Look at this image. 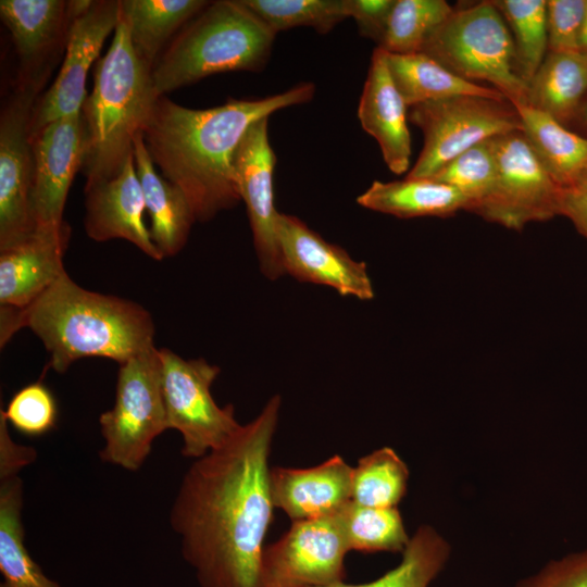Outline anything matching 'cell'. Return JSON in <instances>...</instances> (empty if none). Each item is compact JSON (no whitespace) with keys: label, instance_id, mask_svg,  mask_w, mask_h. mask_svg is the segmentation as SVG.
<instances>
[{"label":"cell","instance_id":"836d02e7","mask_svg":"<svg viewBox=\"0 0 587 587\" xmlns=\"http://www.w3.org/2000/svg\"><path fill=\"white\" fill-rule=\"evenodd\" d=\"M274 34L298 26L329 33L349 16L348 0H240Z\"/></svg>","mask_w":587,"mask_h":587},{"label":"cell","instance_id":"4316f807","mask_svg":"<svg viewBox=\"0 0 587 587\" xmlns=\"http://www.w3.org/2000/svg\"><path fill=\"white\" fill-rule=\"evenodd\" d=\"M387 62L395 85L410 108L458 96L507 99L495 88L466 80L422 52H387Z\"/></svg>","mask_w":587,"mask_h":587},{"label":"cell","instance_id":"60d3db41","mask_svg":"<svg viewBox=\"0 0 587 587\" xmlns=\"http://www.w3.org/2000/svg\"><path fill=\"white\" fill-rule=\"evenodd\" d=\"M572 122H575L578 125V128L586 135L587 137V96L583 100L574 120Z\"/></svg>","mask_w":587,"mask_h":587},{"label":"cell","instance_id":"30bf717a","mask_svg":"<svg viewBox=\"0 0 587 587\" xmlns=\"http://www.w3.org/2000/svg\"><path fill=\"white\" fill-rule=\"evenodd\" d=\"M497 180L475 214L513 230L560 215L563 188L540 164L522 130L491 138Z\"/></svg>","mask_w":587,"mask_h":587},{"label":"cell","instance_id":"9c48e42d","mask_svg":"<svg viewBox=\"0 0 587 587\" xmlns=\"http://www.w3.org/2000/svg\"><path fill=\"white\" fill-rule=\"evenodd\" d=\"M159 355L167 426L182 434V454L199 459L218 449L241 426L234 407L221 408L211 395L220 369L203 359L185 360L166 348L159 349Z\"/></svg>","mask_w":587,"mask_h":587},{"label":"cell","instance_id":"52a82bcc","mask_svg":"<svg viewBox=\"0 0 587 587\" xmlns=\"http://www.w3.org/2000/svg\"><path fill=\"white\" fill-rule=\"evenodd\" d=\"M115 401L99 416L103 462L137 471L151 452L153 440L168 429L161 384V360L155 347L118 364Z\"/></svg>","mask_w":587,"mask_h":587},{"label":"cell","instance_id":"7bdbcfd3","mask_svg":"<svg viewBox=\"0 0 587 587\" xmlns=\"http://www.w3.org/2000/svg\"><path fill=\"white\" fill-rule=\"evenodd\" d=\"M579 52L587 53V9H586V16H585L583 30H582V36L579 40Z\"/></svg>","mask_w":587,"mask_h":587},{"label":"cell","instance_id":"cb8c5ba5","mask_svg":"<svg viewBox=\"0 0 587 587\" xmlns=\"http://www.w3.org/2000/svg\"><path fill=\"white\" fill-rule=\"evenodd\" d=\"M514 108L522 133L540 164L559 186L572 188L587 166V137L528 104Z\"/></svg>","mask_w":587,"mask_h":587},{"label":"cell","instance_id":"5b68a950","mask_svg":"<svg viewBox=\"0 0 587 587\" xmlns=\"http://www.w3.org/2000/svg\"><path fill=\"white\" fill-rule=\"evenodd\" d=\"M275 35L240 0L210 1L153 64L155 92L165 96L218 73L260 72L270 59Z\"/></svg>","mask_w":587,"mask_h":587},{"label":"cell","instance_id":"f35d334b","mask_svg":"<svg viewBox=\"0 0 587 587\" xmlns=\"http://www.w3.org/2000/svg\"><path fill=\"white\" fill-rule=\"evenodd\" d=\"M395 0H348L349 16L358 24L360 34L379 46Z\"/></svg>","mask_w":587,"mask_h":587},{"label":"cell","instance_id":"4fadbf2b","mask_svg":"<svg viewBox=\"0 0 587 587\" xmlns=\"http://www.w3.org/2000/svg\"><path fill=\"white\" fill-rule=\"evenodd\" d=\"M37 93L15 87L0 115V250L35 228L30 192L34 159L29 121Z\"/></svg>","mask_w":587,"mask_h":587},{"label":"cell","instance_id":"3957f363","mask_svg":"<svg viewBox=\"0 0 587 587\" xmlns=\"http://www.w3.org/2000/svg\"><path fill=\"white\" fill-rule=\"evenodd\" d=\"M23 327L42 341L50 354L49 366L58 373L89 357L122 364L154 347V323L145 308L87 290L67 273L26 309H1V347Z\"/></svg>","mask_w":587,"mask_h":587},{"label":"cell","instance_id":"74e56055","mask_svg":"<svg viewBox=\"0 0 587 587\" xmlns=\"http://www.w3.org/2000/svg\"><path fill=\"white\" fill-rule=\"evenodd\" d=\"M513 587H587V547L549 561Z\"/></svg>","mask_w":587,"mask_h":587},{"label":"cell","instance_id":"8992f818","mask_svg":"<svg viewBox=\"0 0 587 587\" xmlns=\"http://www.w3.org/2000/svg\"><path fill=\"white\" fill-rule=\"evenodd\" d=\"M421 52L466 80L490 83L513 105L527 104L528 85L516 70L512 35L491 1L453 10Z\"/></svg>","mask_w":587,"mask_h":587},{"label":"cell","instance_id":"1f68e13d","mask_svg":"<svg viewBox=\"0 0 587 587\" xmlns=\"http://www.w3.org/2000/svg\"><path fill=\"white\" fill-rule=\"evenodd\" d=\"M452 12L445 0H395L378 48L394 54L419 53Z\"/></svg>","mask_w":587,"mask_h":587},{"label":"cell","instance_id":"ffe728a7","mask_svg":"<svg viewBox=\"0 0 587 587\" xmlns=\"http://www.w3.org/2000/svg\"><path fill=\"white\" fill-rule=\"evenodd\" d=\"M362 128L375 138L388 168L397 174L409 170L411 136L408 105L390 74L387 52L376 48L358 108Z\"/></svg>","mask_w":587,"mask_h":587},{"label":"cell","instance_id":"e0dca14e","mask_svg":"<svg viewBox=\"0 0 587 587\" xmlns=\"http://www.w3.org/2000/svg\"><path fill=\"white\" fill-rule=\"evenodd\" d=\"M277 240L285 273L300 282L325 285L341 296L374 298L372 280L363 262L326 241L296 216L279 213Z\"/></svg>","mask_w":587,"mask_h":587},{"label":"cell","instance_id":"f1b7e54d","mask_svg":"<svg viewBox=\"0 0 587 587\" xmlns=\"http://www.w3.org/2000/svg\"><path fill=\"white\" fill-rule=\"evenodd\" d=\"M450 553L449 542L424 524L410 537L401 562L379 578L361 585L340 582L325 587H428L444 570Z\"/></svg>","mask_w":587,"mask_h":587},{"label":"cell","instance_id":"9a60e30c","mask_svg":"<svg viewBox=\"0 0 587 587\" xmlns=\"http://www.w3.org/2000/svg\"><path fill=\"white\" fill-rule=\"evenodd\" d=\"M29 138L34 159L30 192L34 224L36 227L62 225L70 187L85 159L82 114L57 120Z\"/></svg>","mask_w":587,"mask_h":587},{"label":"cell","instance_id":"5bb4252c","mask_svg":"<svg viewBox=\"0 0 587 587\" xmlns=\"http://www.w3.org/2000/svg\"><path fill=\"white\" fill-rule=\"evenodd\" d=\"M268 117L255 122L241 139L234 159L262 273L270 279L286 274L278 240L273 176L276 155L268 140Z\"/></svg>","mask_w":587,"mask_h":587},{"label":"cell","instance_id":"8d00e7d4","mask_svg":"<svg viewBox=\"0 0 587 587\" xmlns=\"http://www.w3.org/2000/svg\"><path fill=\"white\" fill-rule=\"evenodd\" d=\"M587 0H548V52H579Z\"/></svg>","mask_w":587,"mask_h":587},{"label":"cell","instance_id":"4dcf8cb0","mask_svg":"<svg viewBox=\"0 0 587 587\" xmlns=\"http://www.w3.org/2000/svg\"><path fill=\"white\" fill-rule=\"evenodd\" d=\"M512 30L519 75L528 83L548 53L547 1L494 0Z\"/></svg>","mask_w":587,"mask_h":587},{"label":"cell","instance_id":"d590c367","mask_svg":"<svg viewBox=\"0 0 587 587\" xmlns=\"http://www.w3.org/2000/svg\"><path fill=\"white\" fill-rule=\"evenodd\" d=\"M0 414L18 433L38 437L54 428L58 405L50 389L38 380L15 392Z\"/></svg>","mask_w":587,"mask_h":587},{"label":"cell","instance_id":"7c38bea8","mask_svg":"<svg viewBox=\"0 0 587 587\" xmlns=\"http://www.w3.org/2000/svg\"><path fill=\"white\" fill-rule=\"evenodd\" d=\"M120 18V0H91L71 23L65 57L54 83L34 104L29 137L48 124L80 114L86 100V79L104 40Z\"/></svg>","mask_w":587,"mask_h":587},{"label":"cell","instance_id":"b9f144b4","mask_svg":"<svg viewBox=\"0 0 587 587\" xmlns=\"http://www.w3.org/2000/svg\"><path fill=\"white\" fill-rule=\"evenodd\" d=\"M572 188L587 193V166L579 174L578 178L576 179Z\"/></svg>","mask_w":587,"mask_h":587},{"label":"cell","instance_id":"7a4b0ae2","mask_svg":"<svg viewBox=\"0 0 587 587\" xmlns=\"http://www.w3.org/2000/svg\"><path fill=\"white\" fill-rule=\"evenodd\" d=\"M312 83L261 99H229L209 109H190L160 96L142 130L162 176L185 195L196 221L204 223L240 200L236 150L247 130L282 109L311 101Z\"/></svg>","mask_w":587,"mask_h":587},{"label":"cell","instance_id":"7402d4cb","mask_svg":"<svg viewBox=\"0 0 587 587\" xmlns=\"http://www.w3.org/2000/svg\"><path fill=\"white\" fill-rule=\"evenodd\" d=\"M133 153L151 221V240L163 258L173 257L186 245L195 215L182 190L155 171L142 133L134 139Z\"/></svg>","mask_w":587,"mask_h":587},{"label":"cell","instance_id":"2e32d148","mask_svg":"<svg viewBox=\"0 0 587 587\" xmlns=\"http://www.w3.org/2000/svg\"><path fill=\"white\" fill-rule=\"evenodd\" d=\"M0 17L18 58L16 87L39 93L63 47L74 13L64 0H1Z\"/></svg>","mask_w":587,"mask_h":587},{"label":"cell","instance_id":"484cf974","mask_svg":"<svg viewBox=\"0 0 587 587\" xmlns=\"http://www.w3.org/2000/svg\"><path fill=\"white\" fill-rule=\"evenodd\" d=\"M587 96V53L548 52L528 83L527 104L564 126Z\"/></svg>","mask_w":587,"mask_h":587},{"label":"cell","instance_id":"603a6c76","mask_svg":"<svg viewBox=\"0 0 587 587\" xmlns=\"http://www.w3.org/2000/svg\"><path fill=\"white\" fill-rule=\"evenodd\" d=\"M24 466L0 460V587H61L48 577L25 546L22 521Z\"/></svg>","mask_w":587,"mask_h":587},{"label":"cell","instance_id":"d6986e66","mask_svg":"<svg viewBox=\"0 0 587 587\" xmlns=\"http://www.w3.org/2000/svg\"><path fill=\"white\" fill-rule=\"evenodd\" d=\"M84 226L95 241L124 239L152 260L164 259L151 240L143 221L146 211L134 153L111 179L85 188Z\"/></svg>","mask_w":587,"mask_h":587},{"label":"cell","instance_id":"6da1fadb","mask_svg":"<svg viewBox=\"0 0 587 587\" xmlns=\"http://www.w3.org/2000/svg\"><path fill=\"white\" fill-rule=\"evenodd\" d=\"M279 396L222 447L196 459L170 512L201 587H264L263 540L272 520L268 455Z\"/></svg>","mask_w":587,"mask_h":587},{"label":"cell","instance_id":"ac0fdd59","mask_svg":"<svg viewBox=\"0 0 587 587\" xmlns=\"http://www.w3.org/2000/svg\"><path fill=\"white\" fill-rule=\"evenodd\" d=\"M70 236L66 222L36 227L26 238L0 250L1 309H26L66 273L63 258Z\"/></svg>","mask_w":587,"mask_h":587},{"label":"cell","instance_id":"44dd1931","mask_svg":"<svg viewBox=\"0 0 587 587\" xmlns=\"http://www.w3.org/2000/svg\"><path fill=\"white\" fill-rule=\"evenodd\" d=\"M352 472L339 455L309 469L274 467L270 472L273 505L294 521L337 514L351 501Z\"/></svg>","mask_w":587,"mask_h":587},{"label":"cell","instance_id":"ba28073f","mask_svg":"<svg viewBox=\"0 0 587 587\" xmlns=\"http://www.w3.org/2000/svg\"><path fill=\"white\" fill-rule=\"evenodd\" d=\"M408 117L424 135L423 149L407 178H430L473 146L522 130L521 117L507 99L458 96L411 107Z\"/></svg>","mask_w":587,"mask_h":587},{"label":"cell","instance_id":"ab89813d","mask_svg":"<svg viewBox=\"0 0 587 587\" xmlns=\"http://www.w3.org/2000/svg\"><path fill=\"white\" fill-rule=\"evenodd\" d=\"M560 215L567 217L578 233L587 238V193L563 188Z\"/></svg>","mask_w":587,"mask_h":587},{"label":"cell","instance_id":"8fae6325","mask_svg":"<svg viewBox=\"0 0 587 587\" xmlns=\"http://www.w3.org/2000/svg\"><path fill=\"white\" fill-rule=\"evenodd\" d=\"M339 512L294 521L289 530L264 549V587H325L345 577L349 551Z\"/></svg>","mask_w":587,"mask_h":587},{"label":"cell","instance_id":"83f0119b","mask_svg":"<svg viewBox=\"0 0 587 587\" xmlns=\"http://www.w3.org/2000/svg\"><path fill=\"white\" fill-rule=\"evenodd\" d=\"M210 1L204 0H120L130 40L138 57L153 66L163 47Z\"/></svg>","mask_w":587,"mask_h":587},{"label":"cell","instance_id":"d4e9b609","mask_svg":"<svg viewBox=\"0 0 587 587\" xmlns=\"http://www.w3.org/2000/svg\"><path fill=\"white\" fill-rule=\"evenodd\" d=\"M369 210L400 218L447 217L465 210L464 197L453 187L428 178L373 184L357 198Z\"/></svg>","mask_w":587,"mask_h":587},{"label":"cell","instance_id":"277c9868","mask_svg":"<svg viewBox=\"0 0 587 587\" xmlns=\"http://www.w3.org/2000/svg\"><path fill=\"white\" fill-rule=\"evenodd\" d=\"M152 66L136 53L126 16L121 12L107 53L96 62L93 88L82 108L86 152L85 188L113 178L133 154L159 96Z\"/></svg>","mask_w":587,"mask_h":587},{"label":"cell","instance_id":"d6a6232c","mask_svg":"<svg viewBox=\"0 0 587 587\" xmlns=\"http://www.w3.org/2000/svg\"><path fill=\"white\" fill-rule=\"evenodd\" d=\"M349 549L403 552L410 541L396 508H369L350 501L339 512Z\"/></svg>","mask_w":587,"mask_h":587},{"label":"cell","instance_id":"e575fe53","mask_svg":"<svg viewBox=\"0 0 587 587\" xmlns=\"http://www.w3.org/2000/svg\"><path fill=\"white\" fill-rule=\"evenodd\" d=\"M428 179L457 189L466 201L465 211L474 213L490 197L497 180L491 138L457 155Z\"/></svg>","mask_w":587,"mask_h":587},{"label":"cell","instance_id":"f546056e","mask_svg":"<svg viewBox=\"0 0 587 587\" xmlns=\"http://www.w3.org/2000/svg\"><path fill=\"white\" fill-rule=\"evenodd\" d=\"M409 469L384 447L361 458L352 472L351 501L369 508H396L407 492Z\"/></svg>","mask_w":587,"mask_h":587}]
</instances>
